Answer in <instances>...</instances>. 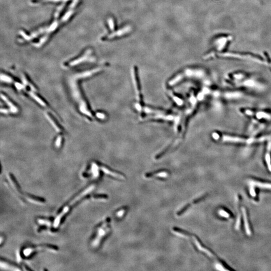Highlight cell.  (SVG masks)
<instances>
[{
    "mask_svg": "<svg viewBox=\"0 0 271 271\" xmlns=\"http://www.w3.org/2000/svg\"><path fill=\"white\" fill-rule=\"evenodd\" d=\"M212 136L215 140H220L223 142L236 143V144H251L254 143H261L266 140H269L271 139V134L266 135L265 136H262L259 138L252 137L249 138H242L240 137L231 135H220L217 133H214Z\"/></svg>",
    "mask_w": 271,
    "mask_h": 271,
    "instance_id": "obj_1",
    "label": "cell"
},
{
    "mask_svg": "<svg viewBox=\"0 0 271 271\" xmlns=\"http://www.w3.org/2000/svg\"><path fill=\"white\" fill-rule=\"evenodd\" d=\"M227 83L231 85L242 86L250 89H261L263 88V85L258 81L257 79L254 78L246 77L243 74H233L229 76Z\"/></svg>",
    "mask_w": 271,
    "mask_h": 271,
    "instance_id": "obj_2",
    "label": "cell"
},
{
    "mask_svg": "<svg viewBox=\"0 0 271 271\" xmlns=\"http://www.w3.org/2000/svg\"><path fill=\"white\" fill-rule=\"evenodd\" d=\"M94 185H91L89 187V188H87L85 190L81 192V194H79V195H77V197H76L75 198H74L73 200L69 202V203L68 205L66 206L65 208H64L63 210H62L61 213L58 214V215L56 217V219H55L54 222V227H57L59 225L60 222L61 221L62 218L63 217L64 215H66V214L69 212V210H70V208L71 206H73L76 202H78L79 200H81V199L83 197H85L87 194L91 192L94 189Z\"/></svg>",
    "mask_w": 271,
    "mask_h": 271,
    "instance_id": "obj_3",
    "label": "cell"
},
{
    "mask_svg": "<svg viewBox=\"0 0 271 271\" xmlns=\"http://www.w3.org/2000/svg\"><path fill=\"white\" fill-rule=\"evenodd\" d=\"M241 113L244 115L254 117L256 119L258 120H265V121H270L271 120V114L268 112L263 111H254L253 110H248L246 109H240Z\"/></svg>",
    "mask_w": 271,
    "mask_h": 271,
    "instance_id": "obj_4",
    "label": "cell"
},
{
    "mask_svg": "<svg viewBox=\"0 0 271 271\" xmlns=\"http://www.w3.org/2000/svg\"><path fill=\"white\" fill-rule=\"evenodd\" d=\"M110 218H108L106 221L98 227L97 231L96 237L92 242V246L94 247L98 246L100 241L106 236L110 230V227L109 225L110 223Z\"/></svg>",
    "mask_w": 271,
    "mask_h": 271,
    "instance_id": "obj_5",
    "label": "cell"
},
{
    "mask_svg": "<svg viewBox=\"0 0 271 271\" xmlns=\"http://www.w3.org/2000/svg\"><path fill=\"white\" fill-rule=\"evenodd\" d=\"M248 185L250 195L254 198H255L257 196V193L255 190L256 187L263 189L271 190V183H270L263 182L260 181L251 180L248 182Z\"/></svg>",
    "mask_w": 271,
    "mask_h": 271,
    "instance_id": "obj_6",
    "label": "cell"
},
{
    "mask_svg": "<svg viewBox=\"0 0 271 271\" xmlns=\"http://www.w3.org/2000/svg\"><path fill=\"white\" fill-rule=\"evenodd\" d=\"M57 248L56 246H51V245H43V246H36L34 248L31 247V248H26L25 250H23V254L26 257H28V256H30L31 254H33V253L36 252L37 251L44 250L57 251Z\"/></svg>",
    "mask_w": 271,
    "mask_h": 271,
    "instance_id": "obj_7",
    "label": "cell"
},
{
    "mask_svg": "<svg viewBox=\"0 0 271 271\" xmlns=\"http://www.w3.org/2000/svg\"><path fill=\"white\" fill-rule=\"evenodd\" d=\"M133 78H134V82L135 85L136 90L137 94L138 100L140 101L142 99L141 98V94L140 87V83L139 81L138 73V68L135 66L133 68Z\"/></svg>",
    "mask_w": 271,
    "mask_h": 271,
    "instance_id": "obj_8",
    "label": "cell"
},
{
    "mask_svg": "<svg viewBox=\"0 0 271 271\" xmlns=\"http://www.w3.org/2000/svg\"><path fill=\"white\" fill-rule=\"evenodd\" d=\"M242 210L243 219H244V229H245L246 233L248 236H250L252 235V231L250 228V223L248 221V214L246 212V209L244 207H242Z\"/></svg>",
    "mask_w": 271,
    "mask_h": 271,
    "instance_id": "obj_9",
    "label": "cell"
},
{
    "mask_svg": "<svg viewBox=\"0 0 271 271\" xmlns=\"http://www.w3.org/2000/svg\"><path fill=\"white\" fill-rule=\"evenodd\" d=\"M265 160L268 169L271 172V139L269 140L268 143Z\"/></svg>",
    "mask_w": 271,
    "mask_h": 271,
    "instance_id": "obj_10",
    "label": "cell"
},
{
    "mask_svg": "<svg viewBox=\"0 0 271 271\" xmlns=\"http://www.w3.org/2000/svg\"><path fill=\"white\" fill-rule=\"evenodd\" d=\"M101 169L106 174L111 175L113 177L117 178L119 179H125L126 178L125 176H124L123 174L117 172L112 171L111 170H110V169H109L108 168L104 166H102Z\"/></svg>",
    "mask_w": 271,
    "mask_h": 271,
    "instance_id": "obj_11",
    "label": "cell"
},
{
    "mask_svg": "<svg viewBox=\"0 0 271 271\" xmlns=\"http://www.w3.org/2000/svg\"><path fill=\"white\" fill-rule=\"evenodd\" d=\"M169 174V172L165 170H161L159 171H156L151 173H148L145 175V177L148 178H150L152 177H161V178H165L167 177Z\"/></svg>",
    "mask_w": 271,
    "mask_h": 271,
    "instance_id": "obj_12",
    "label": "cell"
},
{
    "mask_svg": "<svg viewBox=\"0 0 271 271\" xmlns=\"http://www.w3.org/2000/svg\"><path fill=\"white\" fill-rule=\"evenodd\" d=\"M130 30H131V28H130V27L128 26V27H125V28H124L123 29L119 30V31L112 33V34L110 35H108V36L105 38V39H104V40H106V39H112V38L115 37L120 36H122V35H123L125 34L126 33H128Z\"/></svg>",
    "mask_w": 271,
    "mask_h": 271,
    "instance_id": "obj_13",
    "label": "cell"
},
{
    "mask_svg": "<svg viewBox=\"0 0 271 271\" xmlns=\"http://www.w3.org/2000/svg\"><path fill=\"white\" fill-rule=\"evenodd\" d=\"M204 197H205V196H203V197H199V198H197L196 200H194L193 202H191V203L187 204L186 205L184 206L181 210H180L179 212H177V215H178V216H181V215H182L183 214H184L185 212H186L187 210H188L189 208H190L191 206L192 205V204H196L197 203V202H199L201 200H202V199H203Z\"/></svg>",
    "mask_w": 271,
    "mask_h": 271,
    "instance_id": "obj_14",
    "label": "cell"
},
{
    "mask_svg": "<svg viewBox=\"0 0 271 271\" xmlns=\"http://www.w3.org/2000/svg\"><path fill=\"white\" fill-rule=\"evenodd\" d=\"M90 52H91V51H90V50H87V52H85V54L84 56H83L79 58V59H78L76 60H74V61L73 62V63L72 62V63H70V65H75V64H77L80 63V62L85 60L87 59V57L89 56V55L90 54Z\"/></svg>",
    "mask_w": 271,
    "mask_h": 271,
    "instance_id": "obj_15",
    "label": "cell"
},
{
    "mask_svg": "<svg viewBox=\"0 0 271 271\" xmlns=\"http://www.w3.org/2000/svg\"><path fill=\"white\" fill-rule=\"evenodd\" d=\"M1 268H3L5 269H7V270H19V269H16V266L13 265H10L9 263H6V262H2L1 261Z\"/></svg>",
    "mask_w": 271,
    "mask_h": 271,
    "instance_id": "obj_16",
    "label": "cell"
},
{
    "mask_svg": "<svg viewBox=\"0 0 271 271\" xmlns=\"http://www.w3.org/2000/svg\"><path fill=\"white\" fill-rule=\"evenodd\" d=\"M218 214L220 216L223 217V218H228L231 216L230 214H229V212H227L225 210H219V212H218Z\"/></svg>",
    "mask_w": 271,
    "mask_h": 271,
    "instance_id": "obj_17",
    "label": "cell"
},
{
    "mask_svg": "<svg viewBox=\"0 0 271 271\" xmlns=\"http://www.w3.org/2000/svg\"><path fill=\"white\" fill-rule=\"evenodd\" d=\"M108 22H109L110 29H111L112 30H113L115 29V24H114V21H113V19H112V18H109V19L108 20Z\"/></svg>",
    "mask_w": 271,
    "mask_h": 271,
    "instance_id": "obj_18",
    "label": "cell"
},
{
    "mask_svg": "<svg viewBox=\"0 0 271 271\" xmlns=\"http://www.w3.org/2000/svg\"><path fill=\"white\" fill-rule=\"evenodd\" d=\"M126 208H123V209H122V210H119V212H117V213L116 214L117 217H121L122 216H123L124 214V212H125V211H126Z\"/></svg>",
    "mask_w": 271,
    "mask_h": 271,
    "instance_id": "obj_19",
    "label": "cell"
},
{
    "mask_svg": "<svg viewBox=\"0 0 271 271\" xmlns=\"http://www.w3.org/2000/svg\"><path fill=\"white\" fill-rule=\"evenodd\" d=\"M39 223H40V224H44V225H50V223L48 220H44V219H39L38 220Z\"/></svg>",
    "mask_w": 271,
    "mask_h": 271,
    "instance_id": "obj_20",
    "label": "cell"
},
{
    "mask_svg": "<svg viewBox=\"0 0 271 271\" xmlns=\"http://www.w3.org/2000/svg\"><path fill=\"white\" fill-rule=\"evenodd\" d=\"M68 1V0H37L36 1V2H37V3H40V2H59V1Z\"/></svg>",
    "mask_w": 271,
    "mask_h": 271,
    "instance_id": "obj_21",
    "label": "cell"
},
{
    "mask_svg": "<svg viewBox=\"0 0 271 271\" xmlns=\"http://www.w3.org/2000/svg\"><path fill=\"white\" fill-rule=\"evenodd\" d=\"M2 79L5 81H7V82H11V81H12V79H10V77L8 76H6V75H4V79L2 78Z\"/></svg>",
    "mask_w": 271,
    "mask_h": 271,
    "instance_id": "obj_22",
    "label": "cell"
}]
</instances>
